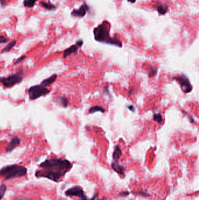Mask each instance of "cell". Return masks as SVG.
Wrapping results in <instances>:
<instances>
[{"label": "cell", "instance_id": "4fadbf2b", "mask_svg": "<svg viewBox=\"0 0 199 200\" xmlns=\"http://www.w3.org/2000/svg\"><path fill=\"white\" fill-rule=\"evenodd\" d=\"M112 168L114 171H115L117 173L120 175H123L125 172L124 167L120 165L119 164V162H115L112 164Z\"/></svg>", "mask_w": 199, "mask_h": 200}, {"label": "cell", "instance_id": "ffe728a7", "mask_svg": "<svg viewBox=\"0 0 199 200\" xmlns=\"http://www.w3.org/2000/svg\"><path fill=\"white\" fill-rule=\"evenodd\" d=\"M6 191H7V186L5 184L1 185L0 186V200H2L4 198Z\"/></svg>", "mask_w": 199, "mask_h": 200}, {"label": "cell", "instance_id": "5b68a950", "mask_svg": "<svg viewBox=\"0 0 199 200\" xmlns=\"http://www.w3.org/2000/svg\"><path fill=\"white\" fill-rule=\"evenodd\" d=\"M23 80V77L21 73H18L8 77H0V83L2 84L4 87L10 88L17 84L21 83Z\"/></svg>", "mask_w": 199, "mask_h": 200}, {"label": "cell", "instance_id": "44dd1931", "mask_svg": "<svg viewBox=\"0 0 199 200\" xmlns=\"http://www.w3.org/2000/svg\"><path fill=\"white\" fill-rule=\"evenodd\" d=\"M153 119L154 121L157 122L158 124H161L162 121V117L161 114H156L154 115Z\"/></svg>", "mask_w": 199, "mask_h": 200}, {"label": "cell", "instance_id": "8fae6325", "mask_svg": "<svg viewBox=\"0 0 199 200\" xmlns=\"http://www.w3.org/2000/svg\"><path fill=\"white\" fill-rule=\"evenodd\" d=\"M154 8L158 11V12L162 15H165L168 11V5L162 3H157L154 5Z\"/></svg>", "mask_w": 199, "mask_h": 200}, {"label": "cell", "instance_id": "cb8c5ba5", "mask_svg": "<svg viewBox=\"0 0 199 200\" xmlns=\"http://www.w3.org/2000/svg\"><path fill=\"white\" fill-rule=\"evenodd\" d=\"M26 58V56H22L21 57H20L19 58H18L17 59V60L15 62V63H14V65H17V64H18V63H19L20 62H21L22 61H23L25 58Z\"/></svg>", "mask_w": 199, "mask_h": 200}, {"label": "cell", "instance_id": "ba28073f", "mask_svg": "<svg viewBox=\"0 0 199 200\" xmlns=\"http://www.w3.org/2000/svg\"><path fill=\"white\" fill-rule=\"evenodd\" d=\"M83 41L80 40L77 42L75 45H72L71 47L64 50L63 53V58H66L72 54H76L78 52V49L83 46Z\"/></svg>", "mask_w": 199, "mask_h": 200}, {"label": "cell", "instance_id": "484cf974", "mask_svg": "<svg viewBox=\"0 0 199 200\" xmlns=\"http://www.w3.org/2000/svg\"><path fill=\"white\" fill-rule=\"evenodd\" d=\"M0 4H1V5H5L7 4L6 0H0Z\"/></svg>", "mask_w": 199, "mask_h": 200}, {"label": "cell", "instance_id": "30bf717a", "mask_svg": "<svg viewBox=\"0 0 199 200\" xmlns=\"http://www.w3.org/2000/svg\"><path fill=\"white\" fill-rule=\"evenodd\" d=\"M21 143V139L18 137L15 136L14 137L12 140L9 143L8 145L5 149V151L7 153H9L12 152L15 148H16L18 146H19Z\"/></svg>", "mask_w": 199, "mask_h": 200}, {"label": "cell", "instance_id": "7c38bea8", "mask_svg": "<svg viewBox=\"0 0 199 200\" xmlns=\"http://www.w3.org/2000/svg\"><path fill=\"white\" fill-rule=\"evenodd\" d=\"M57 75H51L49 78H46V79L44 80L43 81H42L41 85H42V86L46 87L47 86H49L51 84L53 83L56 81V80L57 79Z\"/></svg>", "mask_w": 199, "mask_h": 200}, {"label": "cell", "instance_id": "d4e9b609", "mask_svg": "<svg viewBox=\"0 0 199 200\" xmlns=\"http://www.w3.org/2000/svg\"><path fill=\"white\" fill-rule=\"evenodd\" d=\"M129 194V192H123L120 193V195L121 197H127Z\"/></svg>", "mask_w": 199, "mask_h": 200}, {"label": "cell", "instance_id": "4316f807", "mask_svg": "<svg viewBox=\"0 0 199 200\" xmlns=\"http://www.w3.org/2000/svg\"><path fill=\"white\" fill-rule=\"evenodd\" d=\"M128 108H129V109L130 110H132V111H133V109H134V107H133V105H130V106L128 107Z\"/></svg>", "mask_w": 199, "mask_h": 200}, {"label": "cell", "instance_id": "d6986e66", "mask_svg": "<svg viewBox=\"0 0 199 200\" xmlns=\"http://www.w3.org/2000/svg\"><path fill=\"white\" fill-rule=\"evenodd\" d=\"M38 0H24V5L28 8H33L34 4Z\"/></svg>", "mask_w": 199, "mask_h": 200}, {"label": "cell", "instance_id": "3957f363", "mask_svg": "<svg viewBox=\"0 0 199 200\" xmlns=\"http://www.w3.org/2000/svg\"><path fill=\"white\" fill-rule=\"evenodd\" d=\"M28 170L25 166L17 165H9L0 170V176L5 180H9L25 176Z\"/></svg>", "mask_w": 199, "mask_h": 200}, {"label": "cell", "instance_id": "277c9868", "mask_svg": "<svg viewBox=\"0 0 199 200\" xmlns=\"http://www.w3.org/2000/svg\"><path fill=\"white\" fill-rule=\"evenodd\" d=\"M50 89L42 85H36L31 87L28 89V95L31 100H35L50 93Z\"/></svg>", "mask_w": 199, "mask_h": 200}, {"label": "cell", "instance_id": "8992f818", "mask_svg": "<svg viewBox=\"0 0 199 200\" xmlns=\"http://www.w3.org/2000/svg\"><path fill=\"white\" fill-rule=\"evenodd\" d=\"M174 79L180 85L181 88L183 92L189 93L191 92L193 87L191 84L190 80L186 75H177L174 77Z\"/></svg>", "mask_w": 199, "mask_h": 200}, {"label": "cell", "instance_id": "6da1fadb", "mask_svg": "<svg viewBox=\"0 0 199 200\" xmlns=\"http://www.w3.org/2000/svg\"><path fill=\"white\" fill-rule=\"evenodd\" d=\"M71 162L62 158L46 159L39 165L42 169L36 172L38 178H46L55 182H58L71 167Z\"/></svg>", "mask_w": 199, "mask_h": 200}, {"label": "cell", "instance_id": "83f0119b", "mask_svg": "<svg viewBox=\"0 0 199 200\" xmlns=\"http://www.w3.org/2000/svg\"><path fill=\"white\" fill-rule=\"evenodd\" d=\"M127 1H128V2H131V3L133 4V3H134V2L136 1V0H127Z\"/></svg>", "mask_w": 199, "mask_h": 200}, {"label": "cell", "instance_id": "ac0fdd59", "mask_svg": "<svg viewBox=\"0 0 199 200\" xmlns=\"http://www.w3.org/2000/svg\"><path fill=\"white\" fill-rule=\"evenodd\" d=\"M41 5L43 8L47 9V10H52V9H54L56 8V7L52 4H50V3H47L46 2L44 1H42L41 2Z\"/></svg>", "mask_w": 199, "mask_h": 200}, {"label": "cell", "instance_id": "5bb4252c", "mask_svg": "<svg viewBox=\"0 0 199 200\" xmlns=\"http://www.w3.org/2000/svg\"><path fill=\"white\" fill-rule=\"evenodd\" d=\"M122 152L119 146H116L113 153V158L114 159L115 162H119V160L122 156Z\"/></svg>", "mask_w": 199, "mask_h": 200}, {"label": "cell", "instance_id": "7402d4cb", "mask_svg": "<svg viewBox=\"0 0 199 200\" xmlns=\"http://www.w3.org/2000/svg\"><path fill=\"white\" fill-rule=\"evenodd\" d=\"M157 72V68H155V67H152L151 70L149 71V74H148L149 77H154V75H156Z\"/></svg>", "mask_w": 199, "mask_h": 200}, {"label": "cell", "instance_id": "9a60e30c", "mask_svg": "<svg viewBox=\"0 0 199 200\" xmlns=\"http://www.w3.org/2000/svg\"><path fill=\"white\" fill-rule=\"evenodd\" d=\"M57 101L64 108H67L68 106L69 101L64 96H58L57 97Z\"/></svg>", "mask_w": 199, "mask_h": 200}, {"label": "cell", "instance_id": "e0dca14e", "mask_svg": "<svg viewBox=\"0 0 199 200\" xmlns=\"http://www.w3.org/2000/svg\"><path fill=\"white\" fill-rule=\"evenodd\" d=\"M17 44V41H12V42L9 43L7 45L6 47H5L2 51H1V53H3L4 52H8L9 51L11 50Z\"/></svg>", "mask_w": 199, "mask_h": 200}, {"label": "cell", "instance_id": "7a4b0ae2", "mask_svg": "<svg viewBox=\"0 0 199 200\" xmlns=\"http://www.w3.org/2000/svg\"><path fill=\"white\" fill-rule=\"evenodd\" d=\"M110 24L107 21H103L101 24L95 28L93 35L96 41L106 43L115 45L117 47H122V43L117 37L110 36Z\"/></svg>", "mask_w": 199, "mask_h": 200}, {"label": "cell", "instance_id": "2e32d148", "mask_svg": "<svg viewBox=\"0 0 199 200\" xmlns=\"http://www.w3.org/2000/svg\"><path fill=\"white\" fill-rule=\"evenodd\" d=\"M96 112H101L102 113H104L105 112V109L101 106L96 105V106H94L90 109L88 112L90 114H93Z\"/></svg>", "mask_w": 199, "mask_h": 200}, {"label": "cell", "instance_id": "52a82bcc", "mask_svg": "<svg viewBox=\"0 0 199 200\" xmlns=\"http://www.w3.org/2000/svg\"><path fill=\"white\" fill-rule=\"evenodd\" d=\"M65 194L67 196L78 197L81 198L80 200H95L97 197L96 195H95L92 198L88 199L85 196L83 188L79 186H74L72 188L68 189L65 192Z\"/></svg>", "mask_w": 199, "mask_h": 200}, {"label": "cell", "instance_id": "9c48e42d", "mask_svg": "<svg viewBox=\"0 0 199 200\" xmlns=\"http://www.w3.org/2000/svg\"><path fill=\"white\" fill-rule=\"evenodd\" d=\"M90 9V7L86 3L83 4L78 9H74L71 13V15L74 17L83 18L86 15L87 11Z\"/></svg>", "mask_w": 199, "mask_h": 200}, {"label": "cell", "instance_id": "603a6c76", "mask_svg": "<svg viewBox=\"0 0 199 200\" xmlns=\"http://www.w3.org/2000/svg\"><path fill=\"white\" fill-rule=\"evenodd\" d=\"M8 41L9 39L8 38L4 37V36L0 35V43H6Z\"/></svg>", "mask_w": 199, "mask_h": 200}]
</instances>
